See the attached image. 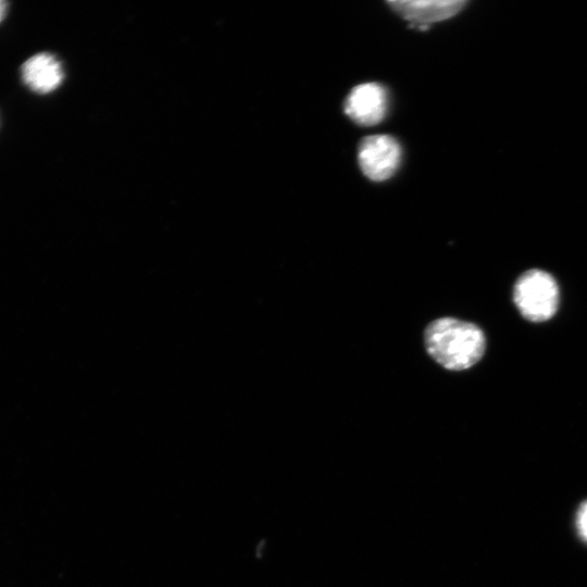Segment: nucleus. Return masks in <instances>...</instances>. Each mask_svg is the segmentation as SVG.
<instances>
[{"instance_id": "nucleus-1", "label": "nucleus", "mask_w": 587, "mask_h": 587, "mask_svg": "<svg viewBox=\"0 0 587 587\" xmlns=\"http://www.w3.org/2000/svg\"><path fill=\"white\" fill-rule=\"evenodd\" d=\"M428 354L451 371H463L476 364L483 357L486 339L475 324L453 317L432 322L424 333Z\"/></svg>"}, {"instance_id": "nucleus-2", "label": "nucleus", "mask_w": 587, "mask_h": 587, "mask_svg": "<svg viewBox=\"0 0 587 587\" xmlns=\"http://www.w3.org/2000/svg\"><path fill=\"white\" fill-rule=\"evenodd\" d=\"M513 301L527 321H548L559 308L558 283L546 271L539 268L525 271L517 277L513 286Z\"/></svg>"}, {"instance_id": "nucleus-3", "label": "nucleus", "mask_w": 587, "mask_h": 587, "mask_svg": "<svg viewBox=\"0 0 587 587\" xmlns=\"http://www.w3.org/2000/svg\"><path fill=\"white\" fill-rule=\"evenodd\" d=\"M401 158L398 141L389 135L363 138L359 147V164L363 174L374 182L388 179L396 172Z\"/></svg>"}, {"instance_id": "nucleus-4", "label": "nucleus", "mask_w": 587, "mask_h": 587, "mask_svg": "<svg viewBox=\"0 0 587 587\" xmlns=\"http://www.w3.org/2000/svg\"><path fill=\"white\" fill-rule=\"evenodd\" d=\"M388 97L385 88L376 83L355 86L345 102V112L355 123L372 126L387 113Z\"/></svg>"}, {"instance_id": "nucleus-5", "label": "nucleus", "mask_w": 587, "mask_h": 587, "mask_svg": "<svg viewBox=\"0 0 587 587\" xmlns=\"http://www.w3.org/2000/svg\"><path fill=\"white\" fill-rule=\"evenodd\" d=\"M388 5L410 22V26H428L458 14L466 5L464 0H401L388 1Z\"/></svg>"}, {"instance_id": "nucleus-6", "label": "nucleus", "mask_w": 587, "mask_h": 587, "mask_svg": "<svg viewBox=\"0 0 587 587\" xmlns=\"http://www.w3.org/2000/svg\"><path fill=\"white\" fill-rule=\"evenodd\" d=\"M21 77L23 84L33 92L47 95L60 87L64 79V71L54 54L39 52L22 64Z\"/></svg>"}, {"instance_id": "nucleus-7", "label": "nucleus", "mask_w": 587, "mask_h": 587, "mask_svg": "<svg viewBox=\"0 0 587 587\" xmlns=\"http://www.w3.org/2000/svg\"><path fill=\"white\" fill-rule=\"evenodd\" d=\"M575 522L578 535L587 542V500L580 503Z\"/></svg>"}, {"instance_id": "nucleus-8", "label": "nucleus", "mask_w": 587, "mask_h": 587, "mask_svg": "<svg viewBox=\"0 0 587 587\" xmlns=\"http://www.w3.org/2000/svg\"><path fill=\"white\" fill-rule=\"evenodd\" d=\"M8 2L0 0V23L4 20L8 12Z\"/></svg>"}]
</instances>
